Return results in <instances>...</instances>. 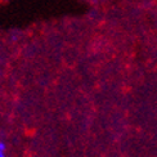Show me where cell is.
I'll return each mask as SVG.
<instances>
[{
    "label": "cell",
    "mask_w": 157,
    "mask_h": 157,
    "mask_svg": "<svg viewBox=\"0 0 157 157\" xmlns=\"http://www.w3.org/2000/svg\"><path fill=\"white\" fill-rule=\"evenodd\" d=\"M5 152V143L3 140H0V153H4Z\"/></svg>",
    "instance_id": "6da1fadb"
},
{
    "label": "cell",
    "mask_w": 157,
    "mask_h": 157,
    "mask_svg": "<svg viewBox=\"0 0 157 157\" xmlns=\"http://www.w3.org/2000/svg\"><path fill=\"white\" fill-rule=\"evenodd\" d=\"M9 0H0V3H8Z\"/></svg>",
    "instance_id": "7a4b0ae2"
},
{
    "label": "cell",
    "mask_w": 157,
    "mask_h": 157,
    "mask_svg": "<svg viewBox=\"0 0 157 157\" xmlns=\"http://www.w3.org/2000/svg\"><path fill=\"white\" fill-rule=\"evenodd\" d=\"M0 157H6V156H5L4 153H0Z\"/></svg>",
    "instance_id": "3957f363"
}]
</instances>
